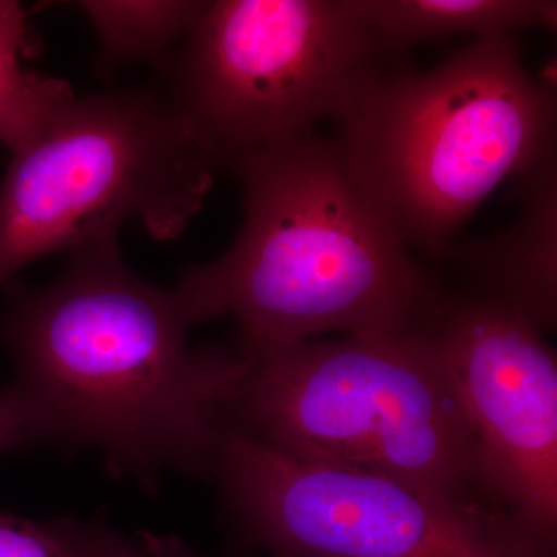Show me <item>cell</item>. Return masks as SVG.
I'll list each match as a JSON object with an SVG mask.
<instances>
[{
    "mask_svg": "<svg viewBox=\"0 0 557 557\" xmlns=\"http://www.w3.org/2000/svg\"><path fill=\"white\" fill-rule=\"evenodd\" d=\"M5 292L0 344L47 442L98 450L148 490L164 471L209 478L251 357L190 347L174 292L135 274L119 239L70 252L44 287Z\"/></svg>",
    "mask_w": 557,
    "mask_h": 557,
    "instance_id": "1",
    "label": "cell"
},
{
    "mask_svg": "<svg viewBox=\"0 0 557 557\" xmlns=\"http://www.w3.org/2000/svg\"><path fill=\"white\" fill-rule=\"evenodd\" d=\"M231 166L239 236L172 289L190 325L234 319L237 346L260 358L329 333L426 324L442 296L358 188L338 139L313 132Z\"/></svg>",
    "mask_w": 557,
    "mask_h": 557,
    "instance_id": "2",
    "label": "cell"
},
{
    "mask_svg": "<svg viewBox=\"0 0 557 557\" xmlns=\"http://www.w3.org/2000/svg\"><path fill=\"white\" fill-rule=\"evenodd\" d=\"M341 126L376 214L406 247L437 256L505 180L556 160L555 89L528 70L512 35L391 76Z\"/></svg>",
    "mask_w": 557,
    "mask_h": 557,
    "instance_id": "3",
    "label": "cell"
},
{
    "mask_svg": "<svg viewBox=\"0 0 557 557\" xmlns=\"http://www.w3.org/2000/svg\"><path fill=\"white\" fill-rule=\"evenodd\" d=\"M225 426L299 460L485 498L467 417L428 324L252 358Z\"/></svg>",
    "mask_w": 557,
    "mask_h": 557,
    "instance_id": "4",
    "label": "cell"
},
{
    "mask_svg": "<svg viewBox=\"0 0 557 557\" xmlns=\"http://www.w3.org/2000/svg\"><path fill=\"white\" fill-rule=\"evenodd\" d=\"M214 150L170 95L145 87L67 102L11 150L0 188V287L44 256L188 228L214 185Z\"/></svg>",
    "mask_w": 557,
    "mask_h": 557,
    "instance_id": "5",
    "label": "cell"
},
{
    "mask_svg": "<svg viewBox=\"0 0 557 557\" xmlns=\"http://www.w3.org/2000/svg\"><path fill=\"white\" fill-rule=\"evenodd\" d=\"M171 57L168 95L220 164L344 124L409 70L354 0L208 2Z\"/></svg>",
    "mask_w": 557,
    "mask_h": 557,
    "instance_id": "6",
    "label": "cell"
},
{
    "mask_svg": "<svg viewBox=\"0 0 557 557\" xmlns=\"http://www.w3.org/2000/svg\"><path fill=\"white\" fill-rule=\"evenodd\" d=\"M209 478L267 557H556L485 498L299 460L230 426Z\"/></svg>",
    "mask_w": 557,
    "mask_h": 557,
    "instance_id": "7",
    "label": "cell"
},
{
    "mask_svg": "<svg viewBox=\"0 0 557 557\" xmlns=\"http://www.w3.org/2000/svg\"><path fill=\"white\" fill-rule=\"evenodd\" d=\"M467 417L480 494L556 555L557 361L494 300L440 298L426 322Z\"/></svg>",
    "mask_w": 557,
    "mask_h": 557,
    "instance_id": "8",
    "label": "cell"
},
{
    "mask_svg": "<svg viewBox=\"0 0 557 557\" xmlns=\"http://www.w3.org/2000/svg\"><path fill=\"white\" fill-rule=\"evenodd\" d=\"M523 180L520 214L486 239L449 245V255L472 278L480 298L527 319L544 335L557 317L556 160Z\"/></svg>",
    "mask_w": 557,
    "mask_h": 557,
    "instance_id": "9",
    "label": "cell"
},
{
    "mask_svg": "<svg viewBox=\"0 0 557 557\" xmlns=\"http://www.w3.org/2000/svg\"><path fill=\"white\" fill-rule=\"evenodd\" d=\"M386 42L406 51L421 40L512 35L525 27L556 28L552 0H354Z\"/></svg>",
    "mask_w": 557,
    "mask_h": 557,
    "instance_id": "10",
    "label": "cell"
},
{
    "mask_svg": "<svg viewBox=\"0 0 557 557\" xmlns=\"http://www.w3.org/2000/svg\"><path fill=\"white\" fill-rule=\"evenodd\" d=\"M33 46L27 11L0 0V143L10 152L75 97L65 81L25 67Z\"/></svg>",
    "mask_w": 557,
    "mask_h": 557,
    "instance_id": "11",
    "label": "cell"
},
{
    "mask_svg": "<svg viewBox=\"0 0 557 557\" xmlns=\"http://www.w3.org/2000/svg\"><path fill=\"white\" fill-rule=\"evenodd\" d=\"M208 2H120L86 0V13L100 40V69L164 61L185 39Z\"/></svg>",
    "mask_w": 557,
    "mask_h": 557,
    "instance_id": "12",
    "label": "cell"
},
{
    "mask_svg": "<svg viewBox=\"0 0 557 557\" xmlns=\"http://www.w3.org/2000/svg\"><path fill=\"white\" fill-rule=\"evenodd\" d=\"M0 557H156L141 533L129 537L100 520L28 519L0 511Z\"/></svg>",
    "mask_w": 557,
    "mask_h": 557,
    "instance_id": "13",
    "label": "cell"
},
{
    "mask_svg": "<svg viewBox=\"0 0 557 557\" xmlns=\"http://www.w3.org/2000/svg\"><path fill=\"white\" fill-rule=\"evenodd\" d=\"M47 442L30 405L14 384H0V453L27 449Z\"/></svg>",
    "mask_w": 557,
    "mask_h": 557,
    "instance_id": "14",
    "label": "cell"
},
{
    "mask_svg": "<svg viewBox=\"0 0 557 557\" xmlns=\"http://www.w3.org/2000/svg\"><path fill=\"white\" fill-rule=\"evenodd\" d=\"M143 537L152 548L156 557H251V556H208L190 547L188 542L177 536H160V534L141 531ZM267 557V556H263Z\"/></svg>",
    "mask_w": 557,
    "mask_h": 557,
    "instance_id": "15",
    "label": "cell"
}]
</instances>
